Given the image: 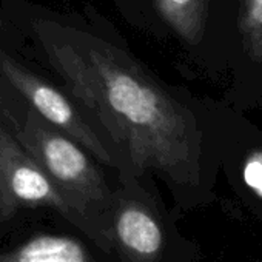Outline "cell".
Masks as SVG:
<instances>
[{
    "mask_svg": "<svg viewBox=\"0 0 262 262\" xmlns=\"http://www.w3.org/2000/svg\"><path fill=\"white\" fill-rule=\"evenodd\" d=\"M0 262H106V254L85 236L37 233L0 251Z\"/></svg>",
    "mask_w": 262,
    "mask_h": 262,
    "instance_id": "8992f818",
    "label": "cell"
},
{
    "mask_svg": "<svg viewBox=\"0 0 262 262\" xmlns=\"http://www.w3.org/2000/svg\"><path fill=\"white\" fill-rule=\"evenodd\" d=\"M254 262H262V260H254Z\"/></svg>",
    "mask_w": 262,
    "mask_h": 262,
    "instance_id": "30bf717a",
    "label": "cell"
},
{
    "mask_svg": "<svg viewBox=\"0 0 262 262\" xmlns=\"http://www.w3.org/2000/svg\"><path fill=\"white\" fill-rule=\"evenodd\" d=\"M242 27L251 50L262 57V0H245Z\"/></svg>",
    "mask_w": 262,
    "mask_h": 262,
    "instance_id": "9c48e42d",
    "label": "cell"
},
{
    "mask_svg": "<svg viewBox=\"0 0 262 262\" xmlns=\"http://www.w3.org/2000/svg\"><path fill=\"white\" fill-rule=\"evenodd\" d=\"M161 17L187 42L201 39L205 19V0H156Z\"/></svg>",
    "mask_w": 262,
    "mask_h": 262,
    "instance_id": "52a82bcc",
    "label": "cell"
},
{
    "mask_svg": "<svg viewBox=\"0 0 262 262\" xmlns=\"http://www.w3.org/2000/svg\"><path fill=\"white\" fill-rule=\"evenodd\" d=\"M234 187L244 204L262 222V150L247 153L234 174Z\"/></svg>",
    "mask_w": 262,
    "mask_h": 262,
    "instance_id": "ba28073f",
    "label": "cell"
},
{
    "mask_svg": "<svg viewBox=\"0 0 262 262\" xmlns=\"http://www.w3.org/2000/svg\"><path fill=\"white\" fill-rule=\"evenodd\" d=\"M0 74L45 122L76 141L97 162L119 170L120 176L123 174L125 165L122 158L102 141L77 106L60 90L22 67L2 50H0Z\"/></svg>",
    "mask_w": 262,
    "mask_h": 262,
    "instance_id": "5b68a950",
    "label": "cell"
},
{
    "mask_svg": "<svg viewBox=\"0 0 262 262\" xmlns=\"http://www.w3.org/2000/svg\"><path fill=\"white\" fill-rule=\"evenodd\" d=\"M16 125L14 138L39 164L54 185L96 221L108 236V213L113 188L108 185L97 161L76 141L28 110ZM110 241V239H108Z\"/></svg>",
    "mask_w": 262,
    "mask_h": 262,
    "instance_id": "3957f363",
    "label": "cell"
},
{
    "mask_svg": "<svg viewBox=\"0 0 262 262\" xmlns=\"http://www.w3.org/2000/svg\"><path fill=\"white\" fill-rule=\"evenodd\" d=\"M106 262H199L201 245L182 234L176 216L141 176L120 178L108 213Z\"/></svg>",
    "mask_w": 262,
    "mask_h": 262,
    "instance_id": "7a4b0ae2",
    "label": "cell"
},
{
    "mask_svg": "<svg viewBox=\"0 0 262 262\" xmlns=\"http://www.w3.org/2000/svg\"><path fill=\"white\" fill-rule=\"evenodd\" d=\"M34 31L71 94L114 141L125 161L120 178L158 171L181 207L213 201V176L202 164L191 116L133 57L103 39L54 22L39 20Z\"/></svg>",
    "mask_w": 262,
    "mask_h": 262,
    "instance_id": "6da1fadb",
    "label": "cell"
},
{
    "mask_svg": "<svg viewBox=\"0 0 262 262\" xmlns=\"http://www.w3.org/2000/svg\"><path fill=\"white\" fill-rule=\"evenodd\" d=\"M28 208H48L62 216L105 254V230L60 191L10 131L0 125V224Z\"/></svg>",
    "mask_w": 262,
    "mask_h": 262,
    "instance_id": "277c9868",
    "label": "cell"
}]
</instances>
